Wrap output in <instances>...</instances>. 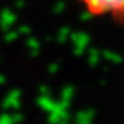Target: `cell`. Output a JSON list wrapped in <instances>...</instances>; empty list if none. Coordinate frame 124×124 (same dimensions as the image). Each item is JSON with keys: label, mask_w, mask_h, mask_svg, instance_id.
<instances>
[{"label": "cell", "mask_w": 124, "mask_h": 124, "mask_svg": "<svg viewBox=\"0 0 124 124\" xmlns=\"http://www.w3.org/2000/svg\"><path fill=\"white\" fill-rule=\"evenodd\" d=\"M87 13L124 22V0H78Z\"/></svg>", "instance_id": "obj_1"}]
</instances>
